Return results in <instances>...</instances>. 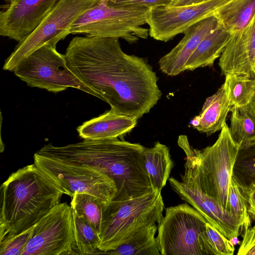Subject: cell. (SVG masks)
Returning a JSON list of instances; mask_svg holds the SVG:
<instances>
[{"instance_id":"52a82bcc","label":"cell","mask_w":255,"mask_h":255,"mask_svg":"<svg viewBox=\"0 0 255 255\" xmlns=\"http://www.w3.org/2000/svg\"><path fill=\"white\" fill-rule=\"evenodd\" d=\"M206 218L187 203L165 209L156 237L162 255H207L216 253L206 231Z\"/></svg>"},{"instance_id":"7a4b0ae2","label":"cell","mask_w":255,"mask_h":255,"mask_svg":"<svg viewBox=\"0 0 255 255\" xmlns=\"http://www.w3.org/2000/svg\"><path fill=\"white\" fill-rule=\"evenodd\" d=\"M144 146L118 138L83 141L42 148L44 155L85 165L104 173L115 183L114 200H126L152 191L144 168Z\"/></svg>"},{"instance_id":"f1b7e54d","label":"cell","mask_w":255,"mask_h":255,"mask_svg":"<svg viewBox=\"0 0 255 255\" xmlns=\"http://www.w3.org/2000/svg\"><path fill=\"white\" fill-rule=\"evenodd\" d=\"M34 225L0 241V255H22L31 237Z\"/></svg>"},{"instance_id":"4dcf8cb0","label":"cell","mask_w":255,"mask_h":255,"mask_svg":"<svg viewBox=\"0 0 255 255\" xmlns=\"http://www.w3.org/2000/svg\"><path fill=\"white\" fill-rule=\"evenodd\" d=\"M112 5H137L148 8L159 6H168L172 0H107Z\"/></svg>"},{"instance_id":"3957f363","label":"cell","mask_w":255,"mask_h":255,"mask_svg":"<svg viewBox=\"0 0 255 255\" xmlns=\"http://www.w3.org/2000/svg\"><path fill=\"white\" fill-rule=\"evenodd\" d=\"M63 194L34 163L12 173L0 186V241L34 226Z\"/></svg>"},{"instance_id":"83f0119b","label":"cell","mask_w":255,"mask_h":255,"mask_svg":"<svg viewBox=\"0 0 255 255\" xmlns=\"http://www.w3.org/2000/svg\"><path fill=\"white\" fill-rule=\"evenodd\" d=\"M228 210L240 222L245 229L251 226L247 201L235 180L232 177L228 198Z\"/></svg>"},{"instance_id":"8992f818","label":"cell","mask_w":255,"mask_h":255,"mask_svg":"<svg viewBox=\"0 0 255 255\" xmlns=\"http://www.w3.org/2000/svg\"><path fill=\"white\" fill-rule=\"evenodd\" d=\"M150 8L137 5L116 6L107 0H99L73 23L70 34L124 39L129 44L147 39L146 23Z\"/></svg>"},{"instance_id":"7402d4cb","label":"cell","mask_w":255,"mask_h":255,"mask_svg":"<svg viewBox=\"0 0 255 255\" xmlns=\"http://www.w3.org/2000/svg\"><path fill=\"white\" fill-rule=\"evenodd\" d=\"M156 223L149 224L126 239L115 250L104 254L111 255H159L158 243L155 237Z\"/></svg>"},{"instance_id":"4fadbf2b","label":"cell","mask_w":255,"mask_h":255,"mask_svg":"<svg viewBox=\"0 0 255 255\" xmlns=\"http://www.w3.org/2000/svg\"><path fill=\"white\" fill-rule=\"evenodd\" d=\"M184 169L181 175L182 181L169 178L172 190L228 240L238 237L242 227L240 221L215 199L206 194L189 168L184 166Z\"/></svg>"},{"instance_id":"d6986e66","label":"cell","mask_w":255,"mask_h":255,"mask_svg":"<svg viewBox=\"0 0 255 255\" xmlns=\"http://www.w3.org/2000/svg\"><path fill=\"white\" fill-rule=\"evenodd\" d=\"M231 33L219 24L200 42L185 65V71L212 66L220 57Z\"/></svg>"},{"instance_id":"4316f807","label":"cell","mask_w":255,"mask_h":255,"mask_svg":"<svg viewBox=\"0 0 255 255\" xmlns=\"http://www.w3.org/2000/svg\"><path fill=\"white\" fill-rule=\"evenodd\" d=\"M73 223L75 246L79 254H98L100 238L97 231L83 216L73 211Z\"/></svg>"},{"instance_id":"ffe728a7","label":"cell","mask_w":255,"mask_h":255,"mask_svg":"<svg viewBox=\"0 0 255 255\" xmlns=\"http://www.w3.org/2000/svg\"><path fill=\"white\" fill-rule=\"evenodd\" d=\"M143 160L152 190L161 192L173 167L169 148L157 141L153 147H145Z\"/></svg>"},{"instance_id":"1f68e13d","label":"cell","mask_w":255,"mask_h":255,"mask_svg":"<svg viewBox=\"0 0 255 255\" xmlns=\"http://www.w3.org/2000/svg\"><path fill=\"white\" fill-rule=\"evenodd\" d=\"M238 255H255V225L245 229Z\"/></svg>"},{"instance_id":"d6a6232c","label":"cell","mask_w":255,"mask_h":255,"mask_svg":"<svg viewBox=\"0 0 255 255\" xmlns=\"http://www.w3.org/2000/svg\"><path fill=\"white\" fill-rule=\"evenodd\" d=\"M243 194L247 201L248 213L255 217V185L251 186Z\"/></svg>"},{"instance_id":"8fae6325","label":"cell","mask_w":255,"mask_h":255,"mask_svg":"<svg viewBox=\"0 0 255 255\" xmlns=\"http://www.w3.org/2000/svg\"><path fill=\"white\" fill-rule=\"evenodd\" d=\"M75 247L72 209L59 203L34 225L22 255L75 254Z\"/></svg>"},{"instance_id":"f546056e","label":"cell","mask_w":255,"mask_h":255,"mask_svg":"<svg viewBox=\"0 0 255 255\" xmlns=\"http://www.w3.org/2000/svg\"><path fill=\"white\" fill-rule=\"evenodd\" d=\"M206 231L216 255L234 254V245L208 222L206 223Z\"/></svg>"},{"instance_id":"ac0fdd59","label":"cell","mask_w":255,"mask_h":255,"mask_svg":"<svg viewBox=\"0 0 255 255\" xmlns=\"http://www.w3.org/2000/svg\"><path fill=\"white\" fill-rule=\"evenodd\" d=\"M233 107L223 84L206 99L199 115L191 121L190 125L198 131L210 135L221 130Z\"/></svg>"},{"instance_id":"277c9868","label":"cell","mask_w":255,"mask_h":255,"mask_svg":"<svg viewBox=\"0 0 255 255\" xmlns=\"http://www.w3.org/2000/svg\"><path fill=\"white\" fill-rule=\"evenodd\" d=\"M177 143L186 154L184 166L202 190L228 210L229 190L239 148L231 137L228 125L225 123L216 142L203 149L192 146L185 135L179 136Z\"/></svg>"},{"instance_id":"7c38bea8","label":"cell","mask_w":255,"mask_h":255,"mask_svg":"<svg viewBox=\"0 0 255 255\" xmlns=\"http://www.w3.org/2000/svg\"><path fill=\"white\" fill-rule=\"evenodd\" d=\"M231 0H207L188 5L152 7L146 21L149 35L156 40L167 42L196 22L214 15L217 9Z\"/></svg>"},{"instance_id":"44dd1931","label":"cell","mask_w":255,"mask_h":255,"mask_svg":"<svg viewBox=\"0 0 255 255\" xmlns=\"http://www.w3.org/2000/svg\"><path fill=\"white\" fill-rule=\"evenodd\" d=\"M255 14V0H232L214 12L218 23L231 34L246 27Z\"/></svg>"},{"instance_id":"5bb4252c","label":"cell","mask_w":255,"mask_h":255,"mask_svg":"<svg viewBox=\"0 0 255 255\" xmlns=\"http://www.w3.org/2000/svg\"><path fill=\"white\" fill-rule=\"evenodd\" d=\"M59 0H4L0 35L18 42L33 31Z\"/></svg>"},{"instance_id":"d4e9b609","label":"cell","mask_w":255,"mask_h":255,"mask_svg":"<svg viewBox=\"0 0 255 255\" xmlns=\"http://www.w3.org/2000/svg\"><path fill=\"white\" fill-rule=\"evenodd\" d=\"M232 178L243 193L255 185V139L239 148Z\"/></svg>"},{"instance_id":"484cf974","label":"cell","mask_w":255,"mask_h":255,"mask_svg":"<svg viewBox=\"0 0 255 255\" xmlns=\"http://www.w3.org/2000/svg\"><path fill=\"white\" fill-rule=\"evenodd\" d=\"M224 83L233 106L251 103L255 95V75L229 74Z\"/></svg>"},{"instance_id":"836d02e7","label":"cell","mask_w":255,"mask_h":255,"mask_svg":"<svg viewBox=\"0 0 255 255\" xmlns=\"http://www.w3.org/2000/svg\"><path fill=\"white\" fill-rule=\"evenodd\" d=\"M207 0H172L169 6H180L195 4L202 2Z\"/></svg>"},{"instance_id":"9c48e42d","label":"cell","mask_w":255,"mask_h":255,"mask_svg":"<svg viewBox=\"0 0 255 255\" xmlns=\"http://www.w3.org/2000/svg\"><path fill=\"white\" fill-rule=\"evenodd\" d=\"M99 0H59L38 26L18 42L3 66L13 71L26 56L46 44L56 45L70 34L75 21Z\"/></svg>"},{"instance_id":"30bf717a","label":"cell","mask_w":255,"mask_h":255,"mask_svg":"<svg viewBox=\"0 0 255 255\" xmlns=\"http://www.w3.org/2000/svg\"><path fill=\"white\" fill-rule=\"evenodd\" d=\"M33 159L36 166L71 198L76 193H83L111 202L116 196L114 181L97 170L37 152Z\"/></svg>"},{"instance_id":"2e32d148","label":"cell","mask_w":255,"mask_h":255,"mask_svg":"<svg viewBox=\"0 0 255 255\" xmlns=\"http://www.w3.org/2000/svg\"><path fill=\"white\" fill-rule=\"evenodd\" d=\"M218 24L217 18L213 15L187 29L181 40L159 59L158 64L161 72L168 76H174L185 71V65L190 56L202 39Z\"/></svg>"},{"instance_id":"ba28073f","label":"cell","mask_w":255,"mask_h":255,"mask_svg":"<svg viewBox=\"0 0 255 255\" xmlns=\"http://www.w3.org/2000/svg\"><path fill=\"white\" fill-rule=\"evenodd\" d=\"M56 45L46 44L23 59L13 71L31 87L57 93L74 88L98 98L97 94L83 83L68 68L65 54Z\"/></svg>"},{"instance_id":"e0dca14e","label":"cell","mask_w":255,"mask_h":255,"mask_svg":"<svg viewBox=\"0 0 255 255\" xmlns=\"http://www.w3.org/2000/svg\"><path fill=\"white\" fill-rule=\"evenodd\" d=\"M137 120L111 110L83 123L77 128L79 135L84 139H113L130 132Z\"/></svg>"},{"instance_id":"9a60e30c","label":"cell","mask_w":255,"mask_h":255,"mask_svg":"<svg viewBox=\"0 0 255 255\" xmlns=\"http://www.w3.org/2000/svg\"><path fill=\"white\" fill-rule=\"evenodd\" d=\"M219 65L225 76L255 75V14L246 27L231 34Z\"/></svg>"},{"instance_id":"cb8c5ba5","label":"cell","mask_w":255,"mask_h":255,"mask_svg":"<svg viewBox=\"0 0 255 255\" xmlns=\"http://www.w3.org/2000/svg\"><path fill=\"white\" fill-rule=\"evenodd\" d=\"M229 130L235 143L241 147L255 139V111L251 103L233 106Z\"/></svg>"},{"instance_id":"e575fe53","label":"cell","mask_w":255,"mask_h":255,"mask_svg":"<svg viewBox=\"0 0 255 255\" xmlns=\"http://www.w3.org/2000/svg\"><path fill=\"white\" fill-rule=\"evenodd\" d=\"M251 104L254 110L255 111V95L253 97V99L251 102Z\"/></svg>"},{"instance_id":"603a6c76","label":"cell","mask_w":255,"mask_h":255,"mask_svg":"<svg viewBox=\"0 0 255 255\" xmlns=\"http://www.w3.org/2000/svg\"><path fill=\"white\" fill-rule=\"evenodd\" d=\"M71 199L70 206L72 210L83 216L100 236L105 212L111 202L83 193H76Z\"/></svg>"},{"instance_id":"5b68a950","label":"cell","mask_w":255,"mask_h":255,"mask_svg":"<svg viewBox=\"0 0 255 255\" xmlns=\"http://www.w3.org/2000/svg\"><path fill=\"white\" fill-rule=\"evenodd\" d=\"M161 192L152 190L126 200H113L105 214L98 254L115 250L144 227L163 217Z\"/></svg>"},{"instance_id":"6da1fadb","label":"cell","mask_w":255,"mask_h":255,"mask_svg":"<svg viewBox=\"0 0 255 255\" xmlns=\"http://www.w3.org/2000/svg\"><path fill=\"white\" fill-rule=\"evenodd\" d=\"M65 56L70 70L117 113L138 120L161 97L151 66L124 52L119 38L76 36Z\"/></svg>"}]
</instances>
